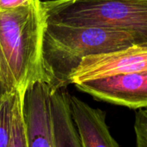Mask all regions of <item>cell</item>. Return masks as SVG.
Listing matches in <instances>:
<instances>
[{
    "label": "cell",
    "instance_id": "6da1fadb",
    "mask_svg": "<svg viewBox=\"0 0 147 147\" xmlns=\"http://www.w3.org/2000/svg\"><path fill=\"white\" fill-rule=\"evenodd\" d=\"M41 2L29 0L0 10V89L4 94L37 80L51 84L42 53L47 17Z\"/></svg>",
    "mask_w": 147,
    "mask_h": 147
},
{
    "label": "cell",
    "instance_id": "7a4b0ae2",
    "mask_svg": "<svg viewBox=\"0 0 147 147\" xmlns=\"http://www.w3.org/2000/svg\"><path fill=\"white\" fill-rule=\"evenodd\" d=\"M133 46H137L135 40L125 31L100 27H76L47 21L42 53L52 85L66 88L71 84V74L84 57Z\"/></svg>",
    "mask_w": 147,
    "mask_h": 147
},
{
    "label": "cell",
    "instance_id": "3957f363",
    "mask_svg": "<svg viewBox=\"0 0 147 147\" xmlns=\"http://www.w3.org/2000/svg\"><path fill=\"white\" fill-rule=\"evenodd\" d=\"M41 3L47 22L125 31L137 46L147 47V0H53Z\"/></svg>",
    "mask_w": 147,
    "mask_h": 147
},
{
    "label": "cell",
    "instance_id": "277c9868",
    "mask_svg": "<svg viewBox=\"0 0 147 147\" xmlns=\"http://www.w3.org/2000/svg\"><path fill=\"white\" fill-rule=\"evenodd\" d=\"M53 86L37 80L19 91L27 147H55L51 109Z\"/></svg>",
    "mask_w": 147,
    "mask_h": 147
},
{
    "label": "cell",
    "instance_id": "5b68a950",
    "mask_svg": "<svg viewBox=\"0 0 147 147\" xmlns=\"http://www.w3.org/2000/svg\"><path fill=\"white\" fill-rule=\"evenodd\" d=\"M74 85L101 101L134 109L147 107V70L89 79Z\"/></svg>",
    "mask_w": 147,
    "mask_h": 147
},
{
    "label": "cell",
    "instance_id": "8992f818",
    "mask_svg": "<svg viewBox=\"0 0 147 147\" xmlns=\"http://www.w3.org/2000/svg\"><path fill=\"white\" fill-rule=\"evenodd\" d=\"M147 70V47L133 46L122 50L84 57L71 76V84Z\"/></svg>",
    "mask_w": 147,
    "mask_h": 147
},
{
    "label": "cell",
    "instance_id": "52a82bcc",
    "mask_svg": "<svg viewBox=\"0 0 147 147\" xmlns=\"http://www.w3.org/2000/svg\"><path fill=\"white\" fill-rule=\"evenodd\" d=\"M70 107L82 147H119L106 122V114L70 95Z\"/></svg>",
    "mask_w": 147,
    "mask_h": 147
},
{
    "label": "cell",
    "instance_id": "ba28073f",
    "mask_svg": "<svg viewBox=\"0 0 147 147\" xmlns=\"http://www.w3.org/2000/svg\"><path fill=\"white\" fill-rule=\"evenodd\" d=\"M69 98L70 94L65 88H53L51 109L55 147H82L72 119Z\"/></svg>",
    "mask_w": 147,
    "mask_h": 147
},
{
    "label": "cell",
    "instance_id": "9c48e42d",
    "mask_svg": "<svg viewBox=\"0 0 147 147\" xmlns=\"http://www.w3.org/2000/svg\"><path fill=\"white\" fill-rule=\"evenodd\" d=\"M18 91L6 93L0 97V147H9L15 102Z\"/></svg>",
    "mask_w": 147,
    "mask_h": 147
},
{
    "label": "cell",
    "instance_id": "30bf717a",
    "mask_svg": "<svg viewBox=\"0 0 147 147\" xmlns=\"http://www.w3.org/2000/svg\"><path fill=\"white\" fill-rule=\"evenodd\" d=\"M9 147H27L19 91H18V94L15 102V105H14V109H13L11 134H10V140H9Z\"/></svg>",
    "mask_w": 147,
    "mask_h": 147
},
{
    "label": "cell",
    "instance_id": "8fae6325",
    "mask_svg": "<svg viewBox=\"0 0 147 147\" xmlns=\"http://www.w3.org/2000/svg\"><path fill=\"white\" fill-rule=\"evenodd\" d=\"M134 131L137 147H147V107L139 109L136 113Z\"/></svg>",
    "mask_w": 147,
    "mask_h": 147
},
{
    "label": "cell",
    "instance_id": "7c38bea8",
    "mask_svg": "<svg viewBox=\"0 0 147 147\" xmlns=\"http://www.w3.org/2000/svg\"><path fill=\"white\" fill-rule=\"evenodd\" d=\"M29 0H0V10L9 9L24 4Z\"/></svg>",
    "mask_w": 147,
    "mask_h": 147
},
{
    "label": "cell",
    "instance_id": "4fadbf2b",
    "mask_svg": "<svg viewBox=\"0 0 147 147\" xmlns=\"http://www.w3.org/2000/svg\"><path fill=\"white\" fill-rule=\"evenodd\" d=\"M3 95H4V93H3V92L2 91V90L0 89V97H1L2 96H3Z\"/></svg>",
    "mask_w": 147,
    "mask_h": 147
}]
</instances>
